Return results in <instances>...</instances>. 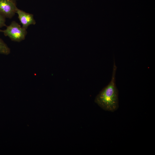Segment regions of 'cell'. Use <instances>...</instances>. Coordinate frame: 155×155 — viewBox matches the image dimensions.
I'll use <instances>...</instances> for the list:
<instances>
[{"label":"cell","mask_w":155,"mask_h":155,"mask_svg":"<svg viewBox=\"0 0 155 155\" xmlns=\"http://www.w3.org/2000/svg\"><path fill=\"white\" fill-rule=\"evenodd\" d=\"M10 53V49L6 44L0 38V54L7 55Z\"/></svg>","instance_id":"obj_5"},{"label":"cell","mask_w":155,"mask_h":155,"mask_svg":"<svg viewBox=\"0 0 155 155\" xmlns=\"http://www.w3.org/2000/svg\"><path fill=\"white\" fill-rule=\"evenodd\" d=\"M13 1H14V2H16L17 0H11Z\"/></svg>","instance_id":"obj_7"},{"label":"cell","mask_w":155,"mask_h":155,"mask_svg":"<svg viewBox=\"0 0 155 155\" xmlns=\"http://www.w3.org/2000/svg\"><path fill=\"white\" fill-rule=\"evenodd\" d=\"M15 2L11 0H0V13L6 18H12L17 8Z\"/></svg>","instance_id":"obj_3"},{"label":"cell","mask_w":155,"mask_h":155,"mask_svg":"<svg viewBox=\"0 0 155 155\" xmlns=\"http://www.w3.org/2000/svg\"><path fill=\"white\" fill-rule=\"evenodd\" d=\"M5 18L4 16L0 13V29L3 27L6 26Z\"/></svg>","instance_id":"obj_6"},{"label":"cell","mask_w":155,"mask_h":155,"mask_svg":"<svg viewBox=\"0 0 155 155\" xmlns=\"http://www.w3.org/2000/svg\"><path fill=\"white\" fill-rule=\"evenodd\" d=\"M117 67L114 59L111 78L110 82L96 96L95 102L105 111L114 112L119 107V92L116 84Z\"/></svg>","instance_id":"obj_1"},{"label":"cell","mask_w":155,"mask_h":155,"mask_svg":"<svg viewBox=\"0 0 155 155\" xmlns=\"http://www.w3.org/2000/svg\"><path fill=\"white\" fill-rule=\"evenodd\" d=\"M16 13L18 15V18L22 26L27 29L28 27L31 25H35L36 22L34 18L33 14L27 13L17 8Z\"/></svg>","instance_id":"obj_4"},{"label":"cell","mask_w":155,"mask_h":155,"mask_svg":"<svg viewBox=\"0 0 155 155\" xmlns=\"http://www.w3.org/2000/svg\"><path fill=\"white\" fill-rule=\"evenodd\" d=\"M4 35L8 37L11 40L20 42L24 40L27 34L26 30L21 26L15 21H13L6 29L0 30Z\"/></svg>","instance_id":"obj_2"}]
</instances>
